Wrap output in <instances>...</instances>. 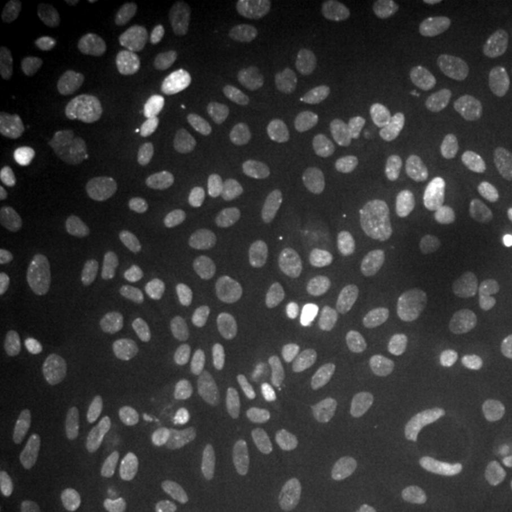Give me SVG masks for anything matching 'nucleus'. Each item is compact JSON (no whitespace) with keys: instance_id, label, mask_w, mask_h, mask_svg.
Wrapping results in <instances>:
<instances>
[{"instance_id":"nucleus-1","label":"nucleus","mask_w":512,"mask_h":512,"mask_svg":"<svg viewBox=\"0 0 512 512\" xmlns=\"http://www.w3.org/2000/svg\"><path fill=\"white\" fill-rule=\"evenodd\" d=\"M227 396L243 419H276L300 433H320L350 419L360 376L340 340L286 330L253 346L233 366Z\"/></svg>"},{"instance_id":"nucleus-2","label":"nucleus","mask_w":512,"mask_h":512,"mask_svg":"<svg viewBox=\"0 0 512 512\" xmlns=\"http://www.w3.org/2000/svg\"><path fill=\"white\" fill-rule=\"evenodd\" d=\"M416 147L446 177L496 180L512 157V97L489 87L463 90L419 124Z\"/></svg>"},{"instance_id":"nucleus-3","label":"nucleus","mask_w":512,"mask_h":512,"mask_svg":"<svg viewBox=\"0 0 512 512\" xmlns=\"http://www.w3.org/2000/svg\"><path fill=\"white\" fill-rule=\"evenodd\" d=\"M87 459L74 413L60 399L0 396V469L34 486L70 483Z\"/></svg>"},{"instance_id":"nucleus-4","label":"nucleus","mask_w":512,"mask_h":512,"mask_svg":"<svg viewBox=\"0 0 512 512\" xmlns=\"http://www.w3.org/2000/svg\"><path fill=\"white\" fill-rule=\"evenodd\" d=\"M273 170L293 190L350 200L373 177V153L343 120L313 114L280 133Z\"/></svg>"},{"instance_id":"nucleus-5","label":"nucleus","mask_w":512,"mask_h":512,"mask_svg":"<svg viewBox=\"0 0 512 512\" xmlns=\"http://www.w3.org/2000/svg\"><path fill=\"white\" fill-rule=\"evenodd\" d=\"M296 286V266L280 253L233 247L200 286V316L213 333H247L266 323Z\"/></svg>"},{"instance_id":"nucleus-6","label":"nucleus","mask_w":512,"mask_h":512,"mask_svg":"<svg viewBox=\"0 0 512 512\" xmlns=\"http://www.w3.org/2000/svg\"><path fill=\"white\" fill-rule=\"evenodd\" d=\"M406 227L416 253L429 263H466L493 240V210L473 183L423 177L406 197Z\"/></svg>"},{"instance_id":"nucleus-7","label":"nucleus","mask_w":512,"mask_h":512,"mask_svg":"<svg viewBox=\"0 0 512 512\" xmlns=\"http://www.w3.org/2000/svg\"><path fill=\"white\" fill-rule=\"evenodd\" d=\"M173 512H303L300 496L280 479H263L250 453L210 456L193 463L173 489Z\"/></svg>"},{"instance_id":"nucleus-8","label":"nucleus","mask_w":512,"mask_h":512,"mask_svg":"<svg viewBox=\"0 0 512 512\" xmlns=\"http://www.w3.org/2000/svg\"><path fill=\"white\" fill-rule=\"evenodd\" d=\"M130 50L143 74L173 97H197L210 87V50L187 20L140 10L130 24Z\"/></svg>"},{"instance_id":"nucleus-9","label":"nucleus","mask_w":512,"mask_h":512,"mask_svg":"<svg viewBox=\"0 0 512 512\" xmlns=\"http://www.w3.org/2000/svg\"><path fill=\"white\" fill-rule=\"evenodd\" d=\"M0 260L14 280H34L44 266V197L24 163L0 170Z\"/></svg>"},{"instance_id":"nucleus-10","label":"nucleus","mask_w":512,"mask_h":512,"mask_svg":"<svg viewBox=\"0 0 512 512\" xmlns=\"http://www.w3.org/2000/svg\"><path fill=\"white\" fill-rule=\"evenodd\" d=\"M483 34V20L469 7L436 10L416 37L409 40L403 57V80L413 90H433L446 84L459 67L473 57Z\"/></svg>"},{"instance_id":"nucleus-11","label":"nucleus","mask_w":512,"mask_h":512,"mask_svg":"<svg viewBox=\"0 0 512 512\" xmlns=\"http://www.w3.org/2000/svg\"><path fill=\"white\" fill-rule=\"evenodd\" d=\"M74 24L77 10L64 4V0H37V4H30L17 17L4 50V64L10 77L40 80L54 74L70 50Z\"/></svg>"},{"instance_id":"nucleus-12","label":"nucleus","mask_w":512,"mask_h":512,"mask_svg":"<svg viewBox=\"0 0 512 512\" xmlns=\"http://www.w3.org/2000/svg\"><path fill=\"white\" fill-rule=\"evenodd\" d=\"M150 227V210L137 200L94 197L74 213V240L87 263L117 266Z\"/></svg>"},{"instance_id":"nucleus-13","label":"nucleus","mask_w":512,"mask_h":512,"mask_svg":"<svg viewBox=\"0 0 512 512\" xmlns=\"http://www.w3.org/2000/svg\"><path fill=\"white\" fill-rule=\"evenodd\" d=\"M120 153L143 177L170 180L197 160V140L177 127H143L120 143Z\"/></svg>"},{"instance_id":"nucleus-14","label":"nucleus","mask_w":512,"mask_h":512,"mask_svg":"<svg viewBox=\"0 0 512 512\" xmlns=\"http://www.w3.org/2000/svg\"><path fill=\"white\" fill-rule=\"evenodd\" d=\"M489 466H493L496 479H512V423L496 436L493 449H489Z\"/></svg>"},{"instance_id":"nucleus-15","label":"nucleus","mask_w":512,"mask_h":512,"mask_svg":"<svg viewBox=\"0 0 512 512\" xmlns=\"http://www.w3.org/2000/svg\"><path fill=\"white\" fill-rule=\"evenodd\" d=\"M230 10L240 17H247V20H263V17L273 14L276 4L273 0H260V4H253V0H230Z\"/></svg>"},{"instance_id":"nucleus-16","label":"nucleus","mask_w":512,"mask_h":512,"mask_svg":"<svg viewBox=\"0 0 512 512\" xmlns=\"http://www.w3.org/2000/svg\"><path fill=\"white\" fill-rule=\"evenodd\" d=\"M503 399H506V406L512 409V360L506 366V380H503Z\"/></svg>"},{"instance_id":"nucleus-17","label":"nucleus","mask_w":512,"mask_h":512,"mask_svg":"<svg viewBox=\"0 0 512 512\" xmlns=\"http://www.w3.org/2000/svg\"><path fill=\"white\" fill-rule=\"evenodd\" d=\"M310 7H313V10H330V7H333V0H313Z\"/></svg>"},{"instance_id":"nucleus-18","label":"nucleus","mask_w":512,"mask_h":512,"mask_svg":"<svg viewBox=\"0 0 512 512\" xmlns=\"http://www.w3.org/2000/svg\"><path fill=\"white\" fill-rule=\"evenodd\" d=\"M496 512H512V499H509V503H503V506H499Z\"/></svg>"}]
</instances>
